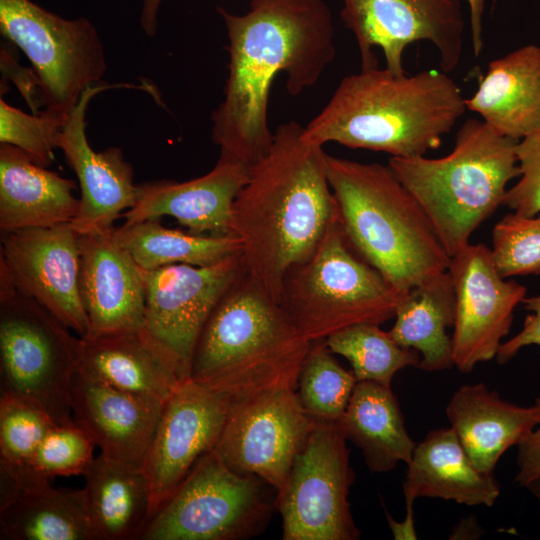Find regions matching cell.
Listing matches in <instances>:
<instances>
[{
	"label": "cell",
	"instance_id": "6da1fadb",
	"mask_svg": "<svg viewBox=\"0 0 540 540\" xmlns=\"http://www.w3.org/2000/svg\"><path fill=\"white\" fill-rule=\"evenodd\" d=\"M228 37L224 99L212 113V140L219 158L248 168L269 150L271 87L287 76L291 95L315 85L336 55L334 25L326 0H250L245 14L217 7Z\"/></svg>",
	"mask_w": 540,
	"mask_h": 540
},
{
	"label": "cell",
	"instance_id": "7a4b0ae2",
	"mask_svg": "<svg viewBox=\"0 0 540 540\" xmlns=\"http://www.w3.org/2000/svg\"><path fill=\"white\" fill-rule=\"evenodd\" d=\"M303 128L278 126L268 152L249 167L229 222L247 273L279 303L287 272L312 255L338 215L325 152L303 139Z\"/></svg>",
	"mask_w": 540,
	"mask_h": 540
},
{
	"label": "cell",
	"instance_id": "3957f363",
	"mask_svg": "<svg viewBox=\"0 0 540 540\" xmlns=\"http://www.w3.org/2000/svg\"><path fill=\"white\" fill-rule=\"evenodd\" d=\"M446 72L396 75L387 68L345 76L324 108L303 128V139L336 142L391 157L424 156L438 148L467 110Z\"/></svg>",
	"mask_w": 540,
	"mask_h": 540
},
{
	"label": "cell",
	"instance_id": "277c9868",
	"mask_svg": "<svg viewBox=\"0 0 540 540\" xmlns=\"http://www.w3.org/2000/svg\"><path fill=\"white\" fill-rule=\"evenodd\" d=\"M285 310L247 271L222 295L197 339L190 379L235 402L297 390L310 347Z\"/></svg>",
	"mask_w": 540,
	"mask_h": 540
},
{
	"label": "cell",
	"instance_id": "5b68a950",
	"mask_svg": "<svg viewBox=\"0 0 540 540\" xmlns=\"http://www.w3.org/2000/svg\"><path fill=\"white\" fill-rule=\"evenodd\" d=\"M325 168L346 238L400 294L449 269L431 221L389 165L325 153Z\"/></svg>",
	"mask_w": 540,
	"mask_h": 540
},
{
	"label": "cell",
	"instance_id": "8992f818",
	"mask_svg": "<svg viewBox=\"0 0 540 540\" xmlns=\"http://www.w3.org/2000/svg\"><path fill=\"white\" fill-rule=\"evenodd\" d=\"M516 143L482 119L469 118L443 157H390L388 165L424 210L450 257L503 205L507 184L520 175Z\"/></svg>",
	"mask_w": 540,
	"mask_h": 540
},
{
	"label": "cell",
	"instance_id": "52a82bcc",
	"mask_svg": "<svg viewBox=\"0 0 540 540\" xmlns=\"http://www.w3.org/2000/svg\"><path fill=\"white\" fill-rule=\"evenodd\" d=\"M404 296L355 251L337 215L312 255L285 275L280 304L311 342L355 324L381 325Z\"/></svg>",
	"mask_w": 540,
	"mask_h": 540
},
{
	"label": "cell",
	"instance_id": "ba28073f",
	"mask_svg": "<svg viewBox=\"0 0 540 540\" xmlns=\"http://www.w3.org/2000/svg\"><path fill=\"white\" fill-rule=\"evenodd\" d=\"M72 332L0 270L1 394L36 405L56 424L74 420L70 385L80 337Z\"/></svg>",
	"mask_w": 540,
	"mask_h": 540
},
{
	"label": "cell",
	"instance_id": "9c48e42d",
	"mask_svg": "<svg viewBox=\"0 0 540 540\" xmlns=\"http://www.w3.org/2000/svg\"><path fill=\"white\" fill-rule=\"evenodd\" d=\"M268 483L229 468L211 450L148 521L140 540H240L266 528L276 496Z\"/></svg>",
	"mask_w": 540,
	"mask_h": 540
},
{
	"label": "cell",
	"instance_id": "30bf717a",
	"mask_svg": "<svg viewBox=\"0 0 540 540\" xmlns=\"http://www.w3.org/2000/svg\"><path fill=\"white\" fill-rule=\"evenodd\" d=\"M0 32L30 61L50 115L66 122L85 89L103 83L104 47L85 17L66 19L32 0H0Z\"/></svg>",
	"mask_w": 540,
	"mask_h": 540
},
{
	"label": "cell",
	"instance_id": "8fae6325",
	"mask_svg": "<svg viewBox=\"0 0 540 540\" xmlns=\"http://www.w3.org/2000/svg\"><path fill=\"white\" fill-rule=\"evenodd\" d=\"M355 473L340 421H317L276 494L284 540H357L348 500Z\"/></svg>",
	"mask_w": 540,
	"mask_h": 540
},
{
	"label": "cell",
	"instance_id": "7c38bea8",
	"mask_svg": "<svg viewBox=\"0 0 540 540\" xmlns=\"http://www.w3.org/2000/svg\"><path fill=\"white\" fill-rule=\"evenodd\" d=\"M340 16L357 42L361 69L378 67V47L386 68L402 75L404 50L417 41L435 46L444 72L461 60L465 22L459 0H343Z\"/></svg>",
	"mask_w": 540,
	"mask_h": 540
},
{
	"label": "cell",
	"instance_id": "4fadbf2b",
	"mask_svg": "<svg viewBox=\"0 0 540 540\" xmlns=\"http://www.w3.org/2000/svg\"><path fill=\"white\" fill-rule=\"evenodd\" d=\"M246 272L242 252L207 266L172 264L141 269L145 287L143 330L190 379L194 348L212 309Z\"/></svg>",
	"mask_w": 540,
	"mask_h": 540
},
{
	"label": "cell",
	"instance_id": "5bb4252c",
	"mask_svg": "<svg viewBox=\"0 0 540 540\" xmlns=\"http://www.w3.org/2000/svg\"><path fill=\"white\" fill-rule=\"evenodd\" d=\"M316 422L296 390L265 391L231 403L213 451L232 470L259 477L277 493Z\"/></svg>",
	"mask_w": 540,
	"mask_h": 540
},
{
	"label": "cell",
	"instance_id": "9a60e30c",
	"mask_svg": "<svg viewBox=\"0 0 540 540\" xmlns=\"http://www.w3.org/2000/svg\"><path fill=\"white\" fill-rule=\"evenodd\" d=\"M80 235L71 223L1 233L0 270L79 337L90 332L80 290Z\"/></svg>",
	"mask_w": 540,
	"mask_h": 540
},
{
	"label": "cell",
	"instance_id": "2e32d148",
	"mask_svg": "<svg viewBox=\"0 0 540 540\" xmlns=\"http://www.w3.org/2000/svg\"><path fill=\"white\" fill-rule=\"evenodd\" d=\"M449 271L456 300L451 337L453 366L469 373L477 364L496 357L527 289L505 280L491 249L481 243H469L452 256Z\"/></svg>",
	"mask_w": 540,
	"mask_h": 540
},
{
	"label": "cell",
	"instance_id": "e0dca14e",
	"mask_svg": "<svg viewBox=\"0 0 540 540\" xmlns=\"http://www.w3.org/2000/svg\"><path fill=\"white\" fill-rule=\"evenodd\" d=\"M230 405L225 395L191 379L167 399L141 466L150 488V519L214 449Z\"/></svg>",
	"mask_w": 540,
	"mask_h": 540
},
{
	"label": "cell",
	"instance_id": "ac0fdd59",
	"mask_svg": "<svg viewBox=\"0 0 540 540\" xmlns=\"http://www.w3.org/2000/svg\"><path fill=\"white\" fill-rule=\"evenodd\" d=\"M105 83L89 86L69 114L58 139L66 162L74 170L81 191L80 206L71 222L79 235L112 230L114 222L132 208L139 185L134 184L132 165L118 147L95 151L86 136V111L91 99L109 88Z\"/></svg>",
	"mask_w": 540,
	"mask_h": 540
},
{
	"label": "cell",
	"instance_id": "d6986e66",
	"mask_svg": "<svg viewBox=\"0 0 540 540\" xmlns=\"http://www.w3.org/2000/svg\"><path fill=\"white\" fill-rule=\"evenodd\" d=\"M74 420L101 454L141 468L164 404L115 388L76 367L70 385Z\"/></svg>",
	"mask_w": 540,
	"mask_h": 540
},
{
	"label": "cell",
	"instance_id": "ffe728a7",
	"mask_svg": "<svg viewBox=\"0 0 540 540\" xmlns=\"http://www.w3.org/2000/svg\"><path fill=\"white\" fill-rule=\"evenodd\" d=\"M114 229L79 238L80 290L89 334L137 330L144 323L141 268L119 243Z\"/></svg>",
	"mask_w": 540,
	"mask_h": 540
},
{
	"label": "cell",
	"instance_id": "44dd1931",
	"mask_svg": "<svg viewBox=\"0 0 540 540\" xmlns=\"http://www.w3.org/2000/svg\"><path fill=\"white\" fill-rule=\"evenodd\" d=\"M248 177L247 166L218 158L201 177L141 184L135 205L122 215L124 224L171 216L193 233L230 234L232 205Z\"/></svg>",
	"mask_w": 540,
	"mask_h": 540
},
{
	"label": "cell",
	"instance_id": "7402d4cb",
	"mask_svg": "<svg viewBox=\"0 0 540 540\" xmlns=\"http://www.w3.org/2000/svg\"><path fill=\"white\" fill-rule=\"evenodd\" d=\"M1 540H94L85 489L24 473L0 477Z\"/></svg>",
	"mask_w": 540,
	"mask_h": 540
},
{
	"label": "cell",
	"instance_id": "603a6c76",
	"mask_svg": "<svg viewBox=\"0 0 540 540\" xmlns=\"http://www.w3.org/2000/svg\"><path fill=\"white\" fill-rule=\"evenodd\" d=\"M77 366L115 388L163 404L186 381L143 328L80 337Z\"/></svg>",
	"mask_w": 540,
	"mask_h": 540
},
{
	"label": "cell",
	"instance_id": "cb8c5ba5",
	"mask_svg": "<svg viewBox=\"0 0 540 540\" xmlns=\"http://www.w3.org/2000/svg\"><path fill=\"white\" fill-rule=\"evenodd\" d=\"M450 427L480 470L493 473L501 456L518 446L535 429L538 407L502 399L483 383L460 386L446 406Z\"/></svg>",
	"mask_w": 540,
	"mask_h": 540
},
{
	"label": "cell",
	"instance_id": "d4e9b609",
	"mask_svg": "<svg viewBox=\"0 0 540 540\" xmlns=\"http://www.w3.org/2000/svg\"><path fill=\"white\" fill-rule=\"evenodd\" d=\"M75 188L22 149L0 144L1 233L71 223L80 206Z\"/></svg>",
	"mask_w": 540,
	"mask_h": 540
},
{
	"label": "cell",
	"instance_id": "484cf974",
	"mask_svg": "<svg viewBox=\"0 0 540 540\" xmlns=\"http://www.w3.org/2000/svg\"><path fill=\"white\" fill-rule=\"evenodd\" d=\"M406 509L420 497L440 498L467 506H492L500 496L493 473L472 462L449 428L430 431L416 444L403 482Z\"/></svg>",
	"mask_w": 540,
	"mask_h": 540
},
{
	"label": "cell",
	"instance_id": "4316f807",
	"mask_svg": "<svg viewBox=\"0 0 540 540\" xmlns=\"http://www.w3.org/2000/svg\"><path fill=\"white\" fill-rule=\"evenodd\" d=\"M468 110L499 134L520 139L540 131V46L524 45L488 65Z\"/></svg>",
	"mask_w": 540,
	"mask_h": 540
},
{
	"label": "cell",
	"instance_id": "83f0119b",
	"mask_svg": "<svg viewBox=\"0 0 540 540\" xmlns=\"http://www.w3.org/2000/svg\"><path fill=\"white\" fill-rule=\"evenodd\" d=\"M94 540L139 539L150 519V488L141 468L103 454L84 473Z\"/></svg>",
	"mask_w": 540,
	"mask_h": 540
},
{
	"label": "cell",
	"instance_id": "f1b7e54d",
	"mask_svg": "<svg viewBox=\"0 0 540 540\" xmlns=\"http://www.w3.org/2000/svg\"><path fill=\"white\" fill-rule=\"evenodd\" d=\"M347 440L363 454L371 472L385 473L411 460L416 442L410 437L391 387L357 381L340 420Z\"/></svg>",
	"mask_w": 540,
	"mask_h": 540
},
{
	"label": "cell",
	"instance_id": "f546056e",
	"mask_svg": "<svg viewBox=\"0 0 540 540\" xmlns=\"http://www.w3.org/2000/svg\"><path fill=\"white\" fill-rule=\"evenodd\" d=\"M455 290L449 269L410 289L401 300L389 331L401 346L420 356L418 368L428 372L453 367L452 339Z\"/></svg>",
	"mask_w": 540,
	"mask_h": 540
},
{
	"label": "cell",
	"instance_id": "4dcf8cb0",
	"mask_svg": "<svg viewBox=\"0 0 540 540\" xmlns=\"http://www.w3.org/2000/svg\"><path fill=\"white\" fill-rule=\"evenodd\" d=\"M119 243L144 270L172 264L207 266L242 252L240 240L230 234L202 235L164 227L159 218L115 227Z\"/></svg>",
	"mask_w": 540,
	"mask_h": 540
},
{
	"label": "cell",
	"instance_id": "1f68e13d",
	"mask_svg": "<svg viewBox=\"0 0 540 540\" xmlns=\"http://www.w3.org/2000/svg\"><path fill=\"white\" fill-rule=\"evenodd\" d=\"M332 353L346 358L357 381H374L391 387L395 374L418 367L419 354L398 344L379 324L361 323L341 329L325 339Z\"/></svg>",
	"mask_w": 540,
	"mask_h": 540
},
{
	"label": "cell",
	"instance_id": "d6a6232c",
	"mask_svg": "<svg viewBox=\"0 0 540 540\" xmlns=\"http://www.w3.org/2000/svg\"><path fill=\"white\" fill-rule=\"evenodd\" d=\"M357 380L333 357L325 339L311 341L297 383L298 399L317 421H340Z\"/></svg>",
	"mask_w": 540,
	"mask_h": 540
},
{
	"label": "cell",
	"instance_id": "836d02e7",
	"mask_svg": "<svg viewBox=\"0 0 540 540\" xmlns=\"http://www.w3.org/2000/svg\"><path fill=\"white\" fill-rule=\"evenodd\" d=\"M54 424L52 418L36 405L1 394L0 476L23 473Z\"/></svg>",
	"mask_w": 540,
	"mask_h": 540
},
{
	"label": "cell",
	"instance_id": "e575fe53",
	"mask_svg": "<svg viewBox=\"0 0 540 540\" xmlns=\"http://www.w3.org/2000/svg\"><path fill=\"white\" fill-rule=\"evenodd\" d=\"M94 446L89 434L75 420L54 424L23 473L46 480L57 476L84 475L95 458Z\"/></svg>",
	"mask_w": 540,
	"mask_h": 540
},
{
	"label": "cell",
	"instance_id": "d590c367",
	"mask_svg": "<svg viewBox=\"0 0 540 540\" xmlns=\"http://www.w3.org/2000/svg\"><path fill=\"white\" fill-rule=\"evenodd\" d=\"M492 256L504 278L540 274V213H510L493 229Z\"/></svg>",
	"mask_w": 540,
	"mask_h": 540
},
{
	"label": "cell",
	"instance_id": "8d00e7d4",
	"mask_svg": "<svg viewBox=\"0 0 540 540\" xmlns=\"http://www.w3.org/2000/svg\"><path fill=\"white\" fill-rule=\"evenodd\" d=\"M65 121L44 111L30 115L0 100V143L16 146L37 163L48 166Z\"/></svg>",
	"mask_w": 540,
	"mask_h": 540
},
{
	"label": "cell",
	"instance_id": "74e56055",
	"mask_svg": "<svg viewBox=\"0 0 540 540\" xmlns=\"http://www.w3.org/2000/svg\"><path fill=\"white\" fill-rule=\"evenodd\" d=\"M520 179L507 189L503 205L514 213L534 216L540 213V131L516 143Z\"/></svg>",
	"mask_w": 540,
	"mask_h": 540
},
{
	"label": "cell",
	"instance_id": "f35d334b",
	"mask_svg": "<svg viewBox=\"0 0 540 540\" xmlns=\"http://www.w3.org/2000/svg\"><path fill=\"white\" fill-rule=\"evenodd\" d=\"M525 309L530 311L524 320L522 329L511 339L503 342L496 355L500 364L513 359L518 352L527 346H540V295L525 297Z\"/></svg>",
	"mask_w": 540,
	"mask_h": 540
},
{
	"label": "cell",
	"instance_id": "ab89813d",
	"mask_svg": "<svg viewBox=\"0 0 540 540\" xmlns=\"http://www.w3.org/2000/svg\"><path fill=\"white\" fill-rule=\"evenodd\" d=\"M534 404L540 412V397ZM514 481L522 488L540 477V419L532 433L518 446Z\"/></svg>",
	"mask_w": 540,
	"mask_h": 540
},
{
	"label": "cell",
	"instance_id": "60d3db41",
	"mask_svg": "<svg viewBox=\"0 0 540 540\" xmlns=\"http://www.w3.org/2000/svg\"><path fill=\"white\" fill-rule=\"evenodd\" d=\"M469 6L473 52L479 56L483 48L482 20L485 0H466Z\"/></svg>",
	"mask_w": 540,
	"mask_h": 540
},
{
	"label": "cell",
	"instance_id": "b9f144b4",
	"mask_svg": "<svg viewBox=\"0 0 540 540\" xmlns=\"http://www.w3.org/2000/svg\"><path fill=\"white\" fill-rule=\"evenodd\" d=\"M162 0H143L140 24L148 36H153L157 31L158 11Z\"/></svg>",
	"mask_w": 540,
	"mask_h": 540
},
{
	"label": "cell",
	"instance_id": "7bdbcfd3",
	"mask_svg": "<svg viewBox=\"0 0 540 540\" xmlns=\"http://www.w3.org/2000/svg\"><path fill=\"white\" fill-rule=\"evenodd\" d=\"M387 522L392 530L395 539H416V533L414 529V515L406 514L405 519L402 522H396L386 512Z\"/></svg>",
	"mask_w": 540,
	"mask_h": 540
},
{
	"label": "cell",
	"instance_id": "ee69618b",
	"mask_svg": "<svg viewBox=\"0 0 540 540\" xmlns=\"http://www.w3.org/2000/svg\"><path fill=\"white\" fill-rule=\"evenodd\" d=\"M540 502V477L525 487Z\"/></svg>",
	"mask_w": 540,
	"mask_h": 540
},
{
	"label": "cell",
	"instance_id": "f6af8a7d",
	"mask_svg": "<svg viewBox=\"0 0 540 540\" xmlns=\"http://www.w3.org/2000/svg\"><path fill=\"white\" fill-rule=\"evenodd\" d=\"M493 2H495V0H493Z\"/></svg>",
	"mask_w": 540,
	"mask_h": 540
}]
</instances>
